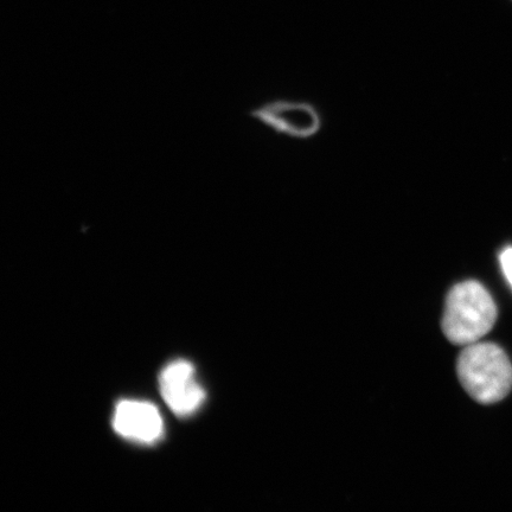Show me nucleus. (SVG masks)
I'll return each mask as SVG.
<instances>
[{"instance_id": "obj_4", "label": "nucleus", "mask_w": 512, "mask_h": 512, "mask_svg": "<svg viewBox=\"0 0 512 512\" xmlns=\"http://www.w3.org/2000/svg\"><path fill=\"white\" fill-rule=\"evenodd\" d=\"M113 428L121 437L140 444H155L164 432L158 408L145 401L119 402L115 408Z\"/></svg>"}, {"instance_id": "obj_6", "label": "nucleus", "mask_w": 512, "mask_h": 512, "mask_svg": "<svg viewBox=\"0 0 512 512\" xmlns=\"http://www.w3.org/2000/svg\"><path fill=\"white\" fill-rule=\"evenodd\" d=\"M499 261H501V266L505 278H507L509 284L512 287V247L504 249L501 256H499Z\"/></svg>"}, {"instance_id": "obj_2", "label": "nucleus", "mask_w": 512, "mask_h": 512, "mask_svg": "<svg viewBox=\"0 0 512 512\" xmlns=\"http://www.w3.org/2000/svg\"><path fill=\"white\" fill-rule=\"evenodd\" d=\"M457 373L467 394L484 405L503 400L512 388V364L496 344L467 345L458 358Z\"/></svg>"}, {"instance_id": "obj_5", "label": "nucleus", "mask_w": 512, "mask_h": 512, "mask_svg": "<svg viewBox=\"0 0 512 512\" xmlns=\"http://www.w3.org/2000/svg\"><path fill=\"white\" fill-rule=\"evenodd\" d=\"M254 117L274 131L296 138H307L316 134L320 120L310 105L293 104V102H273L259 108Z\"/></svg>"}, {"instance_id": "obj_3", "label": "nucleus", "mask_w": 512, "mask_h": 512, "mask_svg": "<svg viewBox=\"0 0 512 512\" xmlns=\"http://www.w3.org/2000/svg\"><path fill=\"white\" fill-rule=\"evenodd\" d=\"M159 388L166 405L181 418L194 414L206 400V393L196 381L195 368L188 361L166 366L159 376Z\"/></svg>"}, {"instance_id": "obj_1", "label": "nucleus", "mask_w": 512, "mask_h": 512, "mask_svg": "<svg viewBox=\"0 0 512 512\" xmlns=\"http://www.w3.org/2000/svg\"><path fill=\"white\" fill-rule=\"evenodd\" d=\"M497 307L491 294L477 281H464L448 293L443 317L444 335L452 344L477 343L494 328Z\"/></svg>"}]
</instances>
